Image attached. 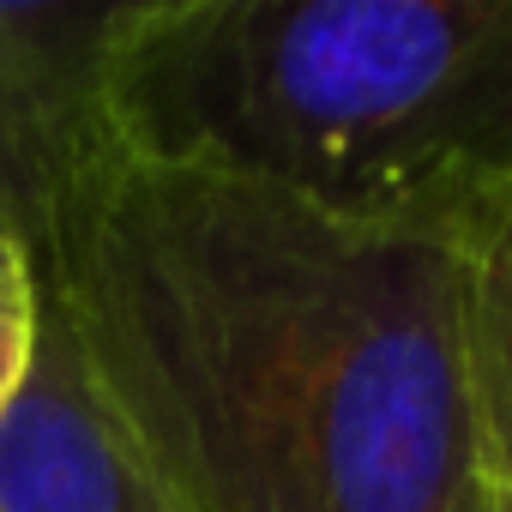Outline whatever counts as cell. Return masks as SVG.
Instances as JSON below:
<instances>
[{"label": "cell", "instance_id": "2", "mask_svg": "<svg viewBox=\"0 0 512 512\" xmlns=\"http://www.w3.org/2000/svg\"><path fill=\"white\" fill-rule=\"evenodd\" d=\"M121 157L464 241L512 193V0H127Z\"/></svg>", "mask_w": 512, "mask_h": 512}, {"label": "cell", "instance_id": "5", "mask_svg": "<svg viewBox=\"0 0 512 512\" xmlns=\"http://www.w3.org/2000/svg\"><path fill=\"white\" fill-rule=\"evenodd\" d=\"M464 386L482 506L512 512V193L464 235Z\"/></svg>", "mask_w": 512, "mask_h": 512}, {"label": "cell", "instance_id": "6", "mask_svg": "<svg viewBox=\"0 0 512 512\" xmlns=\"http://www.w3.org/2000/svg\"><path fill=\"white\" fill-rule=\"evenodd\" d=\"M43 350V278L37 253L0 229V416L25 392Z\"/></svg>", "mask_w": 512, "mask_h": 512}, {"label": "cell", "instance_id": "7", "mask_svg": "<svg viewBox=\"0 0 512 512\" xmlns=\"http://www.w3.org/2000/svg\"><path fill=\"white\" fill-rule=\"evenodd\" d=\"M476 512H488V506H476Z\"/></svg>", "mask_w": 512, "mask_h": 512}, {"label": "cell", "instance_id": "3", "mask_svg": "<svg viewBox=\"0 0 512 512\" xmlns=\"http://www.w3.org/2000/svg\"><path fill=\"white\" fill-rule=\"evenodd\" d=\"M127 0H0V229L37 247L55 205L109 157V55Z\"/></svg>", "mask_w": 512, "mask_h": 512}, {"label": "cell", "instance_id": "1", "mask_svg": "<svg viewBox=\"0 0 512 512\" xmlns=\"http://www.w3.org/2000/svg\"><path fill=\"white\" fill-rule=\"evenodd\" d=\"M43 296L163 512H476L464 241L109 157Z\"/></svg>", "mask_w": 512, "mask_h": 512}, {"label": "cell", "instance_id": "4", "mask_svg": "<svg viewBox=\"0 0 512 512\" xmlns=\"http://www.w3.org/2000/svg\"><path fill=\"white\" fill-rule=\"evenodd\" d=\"M0 512H163L43 296V350L0 416Z\"/></svg>", "mask_w": 512, "mask_h": 512}]
</instances>
